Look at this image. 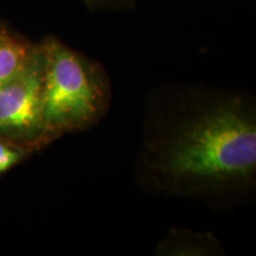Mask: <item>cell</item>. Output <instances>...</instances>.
<instances>
[{"mask_svg":"<svg viewBox=\"0 0 256 256\" xmlns=\"http://www.w3.org/2000/svg\"><path fill=\"white\" fill-rule=\"evenodd\" d=\"M138 183L165 197L234 204L256 185V110L242 92L159 88L146 108Z\"/></svg>","mask_w":256,"mask_h":256,"instance_id":"cell-1","label":"cell"},{"mask_svg":"<svg viewBox=\"0 0 256 256\" xmlns=\"http://www.w3.org/2000/svg\"><path fill=\"white\" fill-rule=\"evenodd\" d=\"M38 46L43 60V120L51 142L96 126L112 100L104 66L54 36H46Z\"/></svg>","mask_w":256,"mask_h":256,"instance_id":"cell-2","label":"cell"},{"mask_svg":"<svg viewBox=\"0 0 256 256\" xmlns=\"http://www.w3.org/2000/svg\"><path fill=\"white\" fill-rule=\"evenodd\" d=\"M43 60L36 44L26 66L0 86V139L32 152L51 144L43 120Z\"/></svg>","mask_w":256,"mask_h":256,"instance_id":"cell-3","label":"cell"},{"mask_svg":"<svg viewBox=\"0 0 256 256\" xmlns=\"http://www.w3.org/2000/svg\"><path fill=\"white\" fill-rule=\"evenodd\" d=\"M36 44L25 40L0 24V86L20 72L34 54Z\"/></svg>","mask_w":256,"mask_h":256,"instance_id":"cell-4","label":"cell"},{"mask_svg":"<svg viewBox=\"0 0 256 256\" xmlns=\"http://www.w3.org/2000/svg\"><path fill=\"white\" fill-rule=\"evenodd\" d=\"M222 247L210 232H170L158 247V254L164 255H214L222 254Z\"/></svg>","mask_w":256,"mask_h":256,"instance_id":"cell-5","label":"cell"},{"mask_svg":"<svg viewBox=\"0 0 256 256\" xmlns=\"http://www.w3.org/2000/svg\"><path fill=\"white\" fill-rule=\"evenodd\" d=\"M30 150L16 145V144L0 139V176L17 166L19 162H23L28 156L32 154Z\"/></svg>","mask_w":256,"mask_h":256,"instance_id":"cell-6","label":"cell"},{"mask_svg":"<svg viewBox=\"0 0 256 256\" xmlns=\"http://www.w3.org/2000/svg\"><path fill=\"white\" fill-rule=\"evenodd\" d=\"M90 8H127L133 0H82Z\"/></svg>","mask_w":256,"mask_h":256,"instance_id":"cell-7","label":"cell"}]
</instances>
